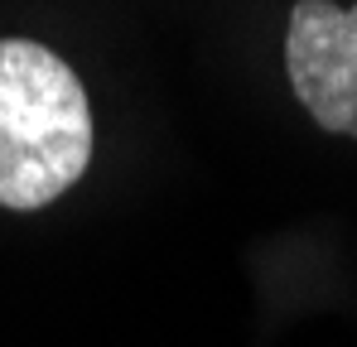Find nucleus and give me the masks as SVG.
I'll list each match as a JSON object with an SVG mask.
<instances>
[{"mask_svg":"<svg viewBox=\"0 0 357 347\" xmlns=\"http://www.w3.org/2000/svg\"><path fill=\"white\" fill-rule=\"evenodd\" d=\"M92 160V107L77 72L34 39H0V208L34 213Z\"/></svg>","mask_w":357,"mask_h":347,"instance_id":"f257e3e1","label":"nucleus"},{"mask_svg":"<svg viewBox=\"0 0 357 347\" xmlns=\"http://www.w3.org/2000/svg\"><path fill=\"white\" fill-rule=\"evenodd\" d=\"M290 87L328 135L357 140V5L299 0L285 34Z\"/></svg>","mask_w":357,"mask_h":347,"instance_id":"f03ea898","label":"nucleus"}]
</instances>
